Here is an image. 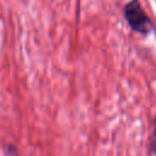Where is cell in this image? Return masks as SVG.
I'll return each instance as SVG.
<instances>
[{
  "label": "cell",
  "instance_id": "1",
  "mask_svg": "<svg viewBox=\"0 0 156 156\" xmlns=\"http://www.w3.org/2000/svg\"><path fill=\"white\" fill-rule=\"evenodd\" d=\"M123 16L129 28L138 34L147 35L154 29V23L139 0H129L123 7Z\"/></svg>",
  "mask_w": 156,
  "mask_h": 156
},
{
  "label": "cell",
  "instance_id": "3",
  "mask_svg": "<svg viewBox=\"0 0 156 156\" xmlns=\"http://www.w3.org/2000/svg\"><path fill=\"white\" fill-rule=\"evenodd\" d=\"M5 156H20V152L13 144H9L5 149Z\"/></svg>",
  "mask_w": 156,
  "mask_h": 156
},
{
  "label": "cell",
  "instance_id": "2",
  "mask_svg": "<svg viewBox=\"0 0 156 156\" xmlns=\"http://www.w3.org/2000/svg\"><path fill=\"white\" fill-rule=\"evenodd\" d=\"M150 150L152 155H156V119L154 122V129H152L151 138H150Z\"/></svg>",
  "mask_w": 156,
  "mask_h": 156
}]
</instances>
